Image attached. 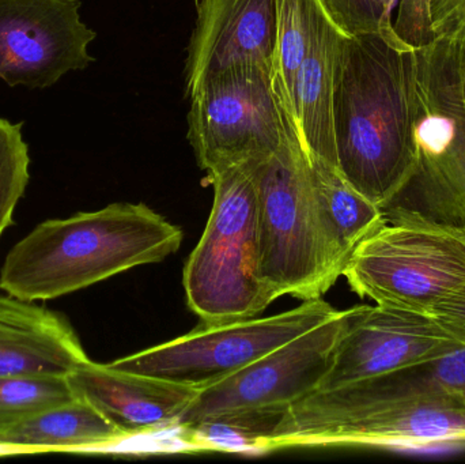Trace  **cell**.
I'll return each instance as SVG.
<instances>
[{
    "label": "cell",
    "mask_w": 465,
    "mask_h": 464,
    "mask_svg": "<svg viewBox=\"0 0 465 464\" xmlns=\"http://www.w3.org/2000/svg\"><path fill=\"white\" fill-rule=\"evenodd\" d=\"M418 48L392 26L339 41L333 79V133L344 179L385 207L414 173L420 158Z\"/></svg>",
    "instance_id": "obj_1"
},
{
    "label": "cell",
    "mask_w": 465,
    "mask_h": 464,
    "mask_svg": "<svg viewBox=\"0 0 465 464\" xmlns=\"http://www.w3.org/2000/svg\"><path fill=\"white\" fill-rule=\"evenodd\" d=\"M183 239L179 226L143 203H114L45 221L8 252L0 289L26 301L57 299L160 263L180 250Z\"/></svg>",
    "instance_id": "obj_2"
},
{
    "label": "cell",
    "mask_w": 465,
    "mask_h": 464,
    "mask_svg": "<svg viewBox=\"0 0 465 464\" xmlns=\"http://www.w3.org/2000/svg\"><path fill=\"white\" fill-rule=\"evenodd\" d=\"M257 196L260 277L272 302L322 299L343 275L320 212L305 153L292 131L260 163H248Z\"/></svg>",
    "instance_id": "obj_3"
},
{
    "label": "cell",
    "mask_w": 465,
    "mask_h": 464,
    "mask_svg": "<svg viewBox=\"0 0 465 464\" xmlns=\"http://www.w3.org/2000/svg\"><path fill=\"white\" fill-rule=\"evenodd\" d=\"M212 214L184 267L188 307L203 324L257 318L272 300L260 277L257 196L248 166L210 177Z\"/></svg>",
    "instance_id": "obj_4"
},
{
    "label": "cell",
    "mask_w": 465,
    "mask_h": 464,
    "mask_svg": "<svg viewBox=\"0 0 465 464\" xmlns=\"http://www.w3.org/2000/svg\"><path fill=\"white\" fill-rule=\"evenodd\" d=\"M382 212L385 222L355 248L343 277L361 299L431 312L465 285V228Z\"/></svg>",
    "instance_id": "obj_5"
},
{
    "label": "cell",
    "mask_w": 465,
    "mask_h": 464,
    "mask_svg": "<svg viewBox=\"0 0 465 464\" xmlns=\"http://www.w3.org/2000/svg\"><path fill=\"white\" fill-rule=\"evenodd\" d=\"M338 312L322 299H316L270 318L202 324L190 334L116 360L111 365L201 391Z\"/></svg>",
    "instance_id": "obj_6"
},
{
    "label": "cell",
    "mask_w": 465,
    "mask_h": 464,
    "mask_svg": "<svg viewBox=\"0 0 465 464\" xmlns=\"http://www.w3.org/2000/svg\"><path fill=\"white\" fill-rule=\"evenodd\" d=\"M188 141L210 177L271 157L283 142V116L264 64L229 68L191 95Z\"/></svg>",
    "instance_id": "obj_7"
},
{
    "label": "cell",
    "mask_w": 465,
    "mask_h": 464,
    "mask_svg": "<svg viewBox=\"0 0 465 464\" xmlns=\"http://www.w3.org/2000/svg\"><path fill=\"white\" fill-rule=\"evenodd\" d=\"M464 65L455 57L430 63L420 78L417 124L420 158L414 173L382 209L414 212L465 228Z\"/></svg>",
    "instance_id": "obj_8"
},
{
    "label": "cell",
    "mask_w": 465,
    "mask_h": 464,
    "mask_svg": "<svg viewBox=\"0 0 465 464\" xmlns=\"http://www.w3.org/2000/svg\"><path fill=\"white\" fill-rule=\"evenodd\" d=\"M347 321L349 310L339 311L225 380L201 390L176 427H190L232 411L289 406L317 391L332 365Z\"/></svg>",
    "instance_id": "obj_9"
},
{
    "label": "cell",
    "mask_w": 465,
    "mask_h": 464,
    "mask_svg": "<svg viewBox=\"0 0 465 464\" xmlns=\"http://www.w3.org/2000/svg\"><path fill=\"white\" fill-rule=\"evenodd\" d=\"M465 345V330L431 312L357 305L320 390L404 370Z\"/></svg>",
    "instance_id": "obj_10"
},
{
    "label": "cell",
    "mask_w": 465,
    "mask_h": 464,
    "mask_svg": "<svg viewBox=\"0 0 465 464\" xmlns=\"http://www.w3.org/2000/svg\"><path fill=\"white\" fill-rule=\"evenodd\" d=\"M79 10L81 0H0V79L46 89L86 68L97 35Z\"/></svg>",
    "instance_id": "obj_11"
},
{
    "label": "cell",
    "mask_w": 465,
    "mask_h": 464,
    "mask_svg": "<svg viewBox=\"0 0 465 464\" xmlns=\"http://www.w3.org/2000/svg\"><path fill=\"white\" fill-rule=\"evenodd\" d=\"M278 0H196V22L185 62V92L229 68L272 64Z\"/></svg>",
    "instance_id": "obj_12"
},
{
    "label": "cell",
    "mask_w": 465,
    "mask_h": 464,
    "mask_svg": "<svg viewBox=\"0 0 465 464\" xmlns=\"http://www.w3.org/2000/svg\"><path fill=\"white\" fill-rule=\"evenodd\" d=\"M415 402L465 408V345L436 359L331 390H317L287 406V421L328 419Z\"/></svg>",
    "instance_id": "obj_13"
},
{
    "label": "cell",
    "mask_w": 465,
    "mask_h": 464,
    "mask_svg": "<svg viewBox=\"0 0 465 464\" xmlns=\"http://www.w3.org/2000/svg\"><path fill=\"white\" fill-rule=\"evenodd\" d=\"M76 397L108 417L128 438L176 427L199 390L116 370L92 360L67 376Z\"/></svg>",
    "instance_id": "obj_14"
},
{
    "label": "cell",
    "mask_w": 465,
    "mask_h": 464,
    "mask_svg": "<svg viewBox=\"0 0 465 464\" xmlns=\"http://www.w3.org/2000/svg\"><path fill=\"white\" fill-rule=\"evenodd\" d=\"M87 361L64 315L0 294V378L68 376Z\"/></svg>",
    "instance_id": "obj_15"
},
{
    "label": "cell",
    "mask_w": 465,
    "mask_h": 464,
    "mask_svg": "<svg viewBox=\"0 0 465 464\" xmlns=\"http://www.w3.org/2000/svg\"><path fill=\"white\" fill-rule=\"evenodd\" d=\"M341 32L322 10L311 51L295 75L292 90L294 133L308 158L338 165L333 133V79Z\"/></svg>",
    "instance_id": "obj_16"
},
{
    "label": "cell",
    "mask_w": 465,
    "mask_h": 464,
    "mask_svg": "<svg viewBox=\"0 0 465 464\" xmlns=\"http://www.w3.org/2000/svg\"><path fill=\"white\" fill-rule=\"evenodd\" d=\"M127 435L84 398L54 406L0 432V455L94 451Z\"/></svg>",
    "instance_id": "obj_17"
},
{
    "label": "cell",
    "mask_w": 465,
    "mask_h": 464,
    "mask_svg": "<svg viewBox=\"0 0 465 464\" xmlns=\"http://www.w3.org/2000/svg\"><path fill=\"white\" fill-rule=\"evenodd\" d=\"M306 160L333 253L344 271L355 248L385 222L384 212L352 188L338 165L319 158Z\"/></svg>",
    "instance_id": "obj_18"
},
{
    "label": "cell",
    "mask_w": 465,
    "mask_h": 464,
    "mask_svg": "<svg viewBox=\"0 0 465 464\" xmlns=\"http://www.w3.org/2000/svg\"><path fill=\"white\" fill-rule=\"evenodd\" d=\"M322 10L324 7L320 0H278V27L271 64V84L284 125L292 133L295 75L311 51Z\"/></svg>",
    "instance_id": "obj_19"
},
{
    "label": "cell",
    "mask_w": 465,
    "mask_h": 464,
    "mask_svg": "<svg viewBox=\"0 0 465 464\" xmlns=\"http://www.w3.org/2000/svg\"><path fill=\"white\" fill-rule=\"evenodd\" d=\"M287 406L232 411L180 428L201 449H252L260 451L286 413Z\"/></svg>",
    "instance_id": "obj_20"
},
{
    "label": "cell",
    "mask_w": 465,
    "mask_h": 464,
    "mask_svg": "<svg viewBox=\"0 0 465 464\" xmlns=\"http://www.w3.org/2000/svg\"><path fill=\"white\" fill-rule=\"evenodd\" d=\"M75 398L67 376L0 378V432Z\"/></svg>",
    "instance_id": "obj_21"
},
{
    "label": "cell",
    "mask_w": 465,
    "mask_h": 464,
    "mask_svg": "<svg viewBox=\"0 0 465 464\" xmlns=\"http://www.w3.org/2000/svg\"><path fill=\"white\" fill-rule=\"evenodd\" d=\"M398 5L393 29L415 48L465 30V0H399Z\"/></svg>",
    "instance_id": "obj_22"
},
{
    "label": "cell",
    "mask_w": 465,
    "mask_h": 464,
    "mask_svg": "<svg viewBox=\"0 0 465 464\" xmlns=\"http://www.w3.org/2000/svg\"><path fill=\"white\" fill-rule=\"evenodd\" d=\"M22 123L0 117V236L13 222L14 210L29 183L30 157Z\"/></svg>",
    "instance_id": "obj_23"
},
{
    "label": "cell",
    "mask_w": 465,
    "mask_h": 464,
    "mask_svg": "<svg viewBox=\"0 0 465 464\" xmlns=\"http://www.w3.org/2000/svg\"><path fill=\"white\" fill-rule=\"evenodd\" d=\"M333 24L349 35L392 26V14L382 0H320Z\"/></svg>",
    "instance_id": "obj_24"
},
{
    "label": "cell",
    "mask_w": 465,
    "mask_h": 464,
    "mask_svg": "<svg viewBox=\"0 0 465 464\" xmlns=\"http://www.w3.org/2000/svg\"><path fill=\"white\" fill-rule=\"evenodd\" d=\"M431 313L465 330V285L434 307Z\"/></svg>",
    "instance_id": "obj_25"
},
{
    "label": "cell",
    "mask_w": 465,
    "mask_h": 464,
    "mask_svg": "<svg viewBox=\"0 0 465 464\" xmlns=\"http://www.w3.org/2000/svg\"><path fill=\"white\" fill-rule=\"evenodd\" d=\"M382 2H384L385 7L388 8V11L392 14L396 5H398L399 0H382Z\"/></svg>",
    "instance_id": "obj_26"
},
{
    "label": "cell",
    "mask_w": 465,
    "mask_h": 464,
    "mask_svg": "<svg viewBox=\"0 0 465 464\" xmlns=\"http://www.w3.org/2000/svg\"><path fill=\"white\" fill-rule=\"evenodd\" d=\"M460 35L461 40V57H463V63L465 65V30L464 32L458 33V35Z\"/></svg>",
    "instance_id": "obj_27"
},
{
    "label": "cell",
    "mask_w": 465,
    "mask_h": 464,
    "mask_svg": "<svg viewBox=\"0 0 465 464\" xmlns=\"http://www.w3.org/2000/svg\"><path fill=\"white\" fill-rule=\"evenodd\" d=\"M463 94L465 98V71H464V76H463Z\"/></svg>",
    "instance_id": "obj_28"
}]
</instances>
